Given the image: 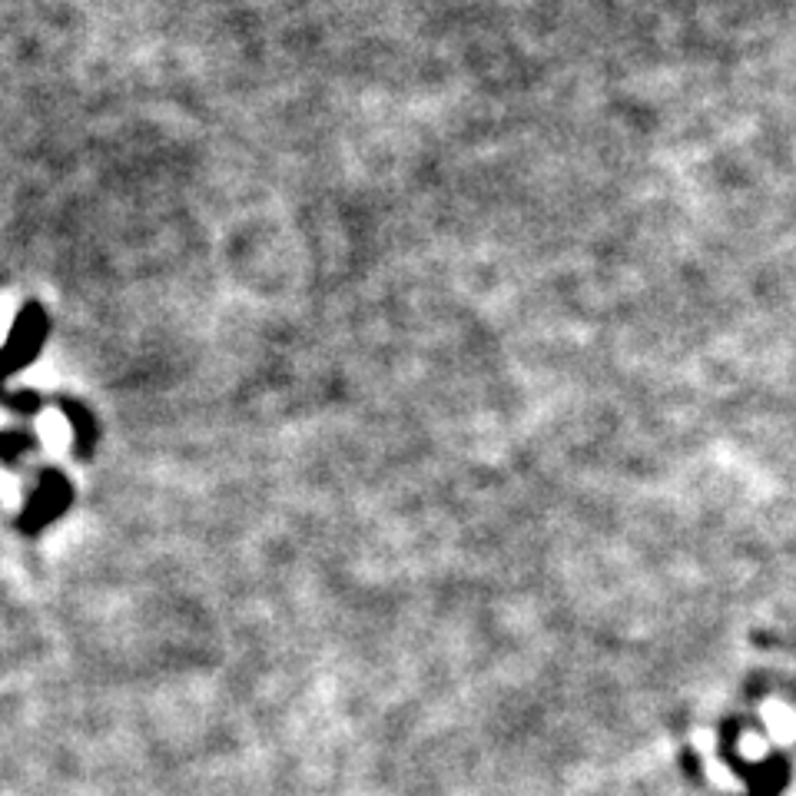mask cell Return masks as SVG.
<instances>
[{"mask_svg":"<svg viewBox=\"0 0 796 796\" xmlns=\"http://www.w3.org/2000/svg\"><path fill=\"white\" fill-rule=\"evenodd\" d=\"M764 717H767V731L777 744H790L796 741V714L784 704H767L764 707Z\"/></svg>","mask_w":796,"mask_h":796,"instance_id":"1","label":"cell"},{"mask_svg":"<svg viewBox=\"0 0 796 796\" xmlns=\"http://www.w3.org/2000/svg\"><path fill=\"white\" fill-rule=\"evenodd\" d=\"M767 741L761 737V734H744L741 737V754L747 757V761H764L767 757Z\"/></svg>","mask_w":796,"mask_h":796,"instance_id":"2","label":"cell"}]
</instances>
